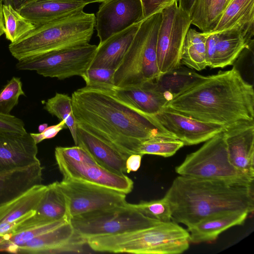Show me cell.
Wrapping results in <instances>:
<instances>
[{"mask_svg": "<svg viewBox=\"0 0 254 254\" xmlns=\"http://www.w3.org/2000/svg\"><path fill=\"white\" fill-rule=\"evenodd\" d=\"M113 87L85 85L72 93V111L78 127L127 157L139 154L140 144L148 139H176L154 116L118 97Z\"/></svg>", "mask_w": 254, "mask_h": 254, "instance_id": "obj_1", "label": "cell"}, {"mask_svg": "<svg viewBox=\"0 0 254 254\" xmlns=\"http://www.w3.org/2000/svg\"><path fill=\"white\" fill-rule=\"evenodd\" d=\"M165 107L226 128L254 121V90L234 67L205 76L168 102Z\"/></svg>", "mask_w": 254, "mask_h": 254, "instance_id": "obj_2", "label": "cell"}, {"mask_svg": "<svg viewBox=\"0 0 254 254\" xmlns=\"http://www.w3.org/2000/svg\"><path fill=\"white\" fill-rule=\"evenodd\" d=\"M172 221L188 228L209 216L230 211L254 210V186L179 175L164 196Z\"/></svg>", "mask_w": 254, "mask_h": 254, "instance_id": "obj_3", "label": "cell"}, {"mask_svg": "<svg viewBox=\"0 0 254 254\" xmlns=\"http://www.w3.org/2000/svg\"><path fill=\"white\" fill-rule=\"evenodd\" d=\"M95 16L80 11L38 26L8 49L18 61L88 44L94 32Z\"/></svg>", "mask_w": 254, "mask_h": 254, "instance_id": "obj_4", "label": "cell"}, {"mask_svg": "<svg viewBox=\"0 0 254 254\" xmlns=\"http://www.w3.org/2000/svg\"><path fill=\"white\" fill-rule=\"evenodd\" d=\"M188 231L171 221L126 233L87 240L94 251L137 254H178L190 246Z\"/></svg>", "mask_w": 254, "mask_h": 254, "instance_id": "obj_5", "label": "cell"}, {"mask_svg": "<svg viewBox=\"0 0 254 254\" xmlns=\"http://www.w3.org/2000/svg\"><path fill=\"white\" fill-rule=\"evenodd\" d=\"M162 20L161 11L141 22L120 64L113 81L117 87L142 84L153 81L160 74L157 61V39Z\"/></svg>", "mask_w": 254, "mask_h": 254, "instance_id": "obj_6", "label": "cell"}, {"mask_svg": "<svg viewBox=\"0 0 254 254\" xmlns=\"http://www.w3.org/2000/svg\"><path fill=\"white\" fill-rule=\"evenodd\" d=\"M224 131L207 140L198 150L187 155L175 168L181 176L254 186V180L237 170L230 163Z\"/></svg>", "mask_w": 254, "mask_h": 254, "instance_id": "obj_7", "label": "cell"}, {"mask_svg": "<svg viewBox=\"0 0 254 254\" xmlns=\"http://www.w3.org/2000/svg\"><path fill=\"white\" fill-rule=\"evenodd\" d=\"M69 221L75 232L86 240L92 237L143 229L162 223L144 215L127 202L77 215L70 218Z\"/></svg>", "mask_w": 254, "mask_h": 254, "instance_id": "obj_8", "label": "cell"}, {"mask_svg": "<svg viewBox=\"0 0 254 254\" xmlns=\"http://www.w3.org/2000/svg\"><path fill=\"white\" fill-rule=\"evenodd\" d=\"M97 46L89 43L18 61L20 70H34L44 77L63 80L82 76L90 68Z\"/></svg>", "mask_w": 254, "mask_h": 254, "instance_id": "obj_9", "label": "cell"}, {"mask_svg": "<svg viewBox=\"0 0 254 254\" xmlns=\"http://www.w3.org/2000/svg\"><path fill=\"white\" fill-rule=\"evenodd\" d=\"M162 20L157 39V61L161 74L181 65V55L187 33L191 24L189 14L178 1L161 11Z\"/></svg>", "mask_w": 254, "mask_h": 254, "instance_id": "obj_10", "label": "cell"}, {"mask_svg": "<svg viewBox=\"0 0 254 254\" xmlns=\"http://www.w3.org/2000/svg\"><path fill=\"white\" fill-rule=\"evenodd\" d=\"M58 186L65 199L67 218L126 203L125 193L82 181L63 179Z\"/></svg>", "mask_w": 254, "mask_h": 254, "instance_id": "obj_11", "label": "cell"}, {"mask_svg": "<svg viewBox=\"0 0 254 254\" xmlns=\"http://www.w3.org/2000/svg\"><path fill=\"white\" fill-rule=\"evenodd\" d=\"M55 156L63 179L95 184L126 194L132 190L133 182L124 174L115 173L97 164L75 161L55 152Z\"/></svg>", "mask_w": 254, "mask_h": 254, "instance_id": "obj_12", "label": "cell"}, {"mask_svg": "<svg viewBox=\"0 0 254 254\" xmlns=\"http://www.w3.org/2000/svg\"><path fill=\"white\" fill-rule=\"evenodd\" d=\"M143 19L141 0H105L95 16L99 43Z\"/></svg>", "mask_w": 254, "mask_h": 254, "instance_id": "obj_13", "label": "cell"}, {"mask_svg": "<svg viewBox=\"0 0 254 254\" xmlns=\"http://www.w3.org/2000/svg\"><path fill=\"white\" fill-rule=\"evenodd\" d=\"M154 116L167 131L183 142L184 145L206 141L225 129L223 126L198 121L167 107Z\"/></svg>", "mask_w": 254, "mask_h": 254, "instance_id": "obj_14", "label": "cell"}, {"mask_svg": "<svg viewBox=\"0 0 254 254\" xmlns=\"http://www.w3.org/2000/svg\"><path fill=\"white\" fill-rule=\"evenodd\" d=\"M87 240L74 230L69 220L18 248L16 254L81 253Z\"/></svg>", "mask_w": 254, "mask_h": 254, "instance_id": "obj_15", "label": "cell"}, {"mask_svg": "<svg viewBox=\"0 0 254 254\" xmlns=\"http://www.w3.org/2000/svg\"><path fill=\"white\" fill-rule=\"evenodd\" d=\"M223 132L231 164L254 179V121L236 124Z\"/></svg>", "mask_w": 254, "mask_h": 254, "instance_id": "obj_16", "label": "cell"}, {"mask_svg": "<svg viewBox=\"0 0 254 254\" xmlns=\"http://www.w3.org/2000/svg\"><path fill=\"white\" fill-rule=\"evenodd\" d=\"M37 144L27 132H0V173L38 163Z\"/></svg>", "mask_w": 254, "mask_h": 254, "instance_id": "obj_17", "label": "cell"}, {"mask_svg": "<svg viewBox=\"0 0 254 254\" xmlns=\"http://www.w3.org/2000/svg\"><path fill=\"white\" fill-rule=\"evenodd\" d=\"M47 185L34 186L25 193L0 207V237L16 229L34 215Z\"/></svg>", "mask_w": 254, "mask_h": 254, "instance_id": "obj_18", "label": "cell"}, {"mask_svg": "<svg viewBox=\"0 0 254 254\" xmlns=\"http://www.w3.org/2000/svg\"><path fill=\"white\" fill-rule=\"evenodd\" d=\"M43 167L40 162L0 173V207L42 184Z\"/></svg>", "mask_w": 254, "mask_h": 254, "instance_id": "obj_19", "label": "cell"}, {"mask_svg": "<svg viewBox=\"0 0 254 254\" xmlns=\"http://www.w3.org/2000/svg\"><path fill=\"white\" fill-rule=\"evenodd\" d=\"M86 5L70 0H38L26 3L17 10L36 26L82 11Z\"/></svg>", "mask_w": 254, "mask_h": 254, "instance_id": "obj_20", "label": "cell"}, {"mask_svg": "<svg viewBox=\"0 0 254 254\" xmlns=\"http://www.w3.org/2000/svg\"><path fill=\"white\" fill-rule=\"evenodd\" d=\"M76 145L84 149L102 167L119 174L126 172L127 156L78 127Z\"/></svg>", "mask_w": 254, "mask_h": 254, "instance_id": "obj_21", "label": "cell"}, {"mask_svg": "<svg viewBox=\"0 0 254 254\" xmlns=\"http://www.w3.org/2000/svg\"><path fill=\"white\" fill-rule=\"evenodd\" d=\"M254 28V0H229L211 32L237 31L242 33L250 41H253Z\"/></svg>", "mask_w": 254, "mask_h": 254, "instance_id": "obj_22", "label": "cell"}, {"mask_svg": "<svg viewBox=\"0 0 254 254\" xmlns=\"http://www.w3.org/2000/svg\"><path fill=\"white\" fill-rule=\"evenodd\" d=\"M141 21L99 43L89 68L102 67L115 70L122 60Z\"/></svg>", "mask_w": 254, "mask_h": 254, "instance_id": "obj_23", "label": "cell"}, {"mask_svg": "<svg viewBox=\"0 0 254 254\" xmlns=\"http://www.w3.org/2000/svg\"><path fill=\"white\" fill-rule=\"evenodd\" d=\"M249 214L230 211L213 215L188 228L190 241L194 244L211 242L228 229L244 223Z\"/></svg>", "mask_w": 254, "mask_h": 254, "instance_id": "obj_24", "label": "cell"}, {"mask_svg": "<svg viewBox=\"0 0 254 254\" xmlns=\"http://www.w3.org/2000/svg\"><path fill=\"white\" fill-rule=\"evenodd\" d=\"M205 76L180 65L168 72L161 74L150 81L153 88L160 93L168 102L186 92Z\"/></svg>", "mask_w": 254, "mask_h": 254, "instance_id": "obj_25", "label": "cell"}, {"mask_svg": "<svg viewBox=\"0 0 254 254\" xmlns=\"http://www.w3.org/2000/svg\"><path fill=\"white\" fill-rule=\"evenodd\" d=\"M113 89L121 100L130 104L142 112L155 116L166 107L168 102L152 87L150 81L140 85Z\"/></svg>", "mask_w": 254, "mask_h": 254, "instance_id": "obj_26", "label": "cell"}, {"mask_svg": "<svg viewBox=\"0 0 254 254\" xmlns=\"http://www.w3.org/2000/svg\"><path fill=\"white\" fill-rule=\"evenodd\" d=\"M217 33L215 51L211 68H223L232 65L246 49L251 48L250 41L241 32L228 30Z\"/></svg>", "mask_w": 254, "mask_h": 254, "instance_id": "obj_27", "label": "cell"}, {"mask_svg": "<svg viewBox=\"0 0 254 254\" xmlns=\"http://www.w3.org/2000/svg\"><path fill=\"white\" fill-rule=\"evenodd\" d=\"M228 1L229 0H196L190 15L191 24L202 32H211Z\"/></svg>", "mask_w": 254, "mask_h": 254, "instance_id": "obj_28", "label": "cell"}, {"mask_svg": "<svg viewBox=\"0 0 254 254\" xmlns=\"http://www.w3.org/2000/svg\"><path fill=\"white\" fill-rule=\"evenodd\" d=\"M208 33L199 32L190 28L185 37L182 49L181 64L196 70L207 67L205 43Z\"/></svg>", "mask_w": 254, "mask_h": 254, "instance_id": "obj_29", "label": "cell"}, {"mask_svg": "<svg viewBox=\"0 0 254 254\" xmlns=\"http://www.w3.org/2000/svg\"><path fill=\"white\" fill-rule=\"evenodd\" d=\"M35 214L49 221L67 218L65 199L59 187L58 181L47 185L44 195L35 210Z\"/></svg>", "mask_w": 254, "mask_h": 254, "instance_id": "obj_30", "label": "cell"}, {"mask_svg": "<svg viewBox=\"0 0 254 254\" xmlns=\"http://www.w3.org/2000/svg\"><path fill=\"white\" fill-rule=\"evenodd\" d=\"M44 108L50 114L64 122L76 145L77 126L73 113L71 97L67 94L56 93L45 102Z\"/></svg>", "mask_w": 254, "mask_h": 254, "instance_id": "obj_31", "label": "cell"}, {"mask_svg": "<svg viewBox=\"0 0 254 254\" xmlns=\"http://www.w3.org/2000/svg\"><path fill=\"white\" fill-rule=\"evenodd\" d=\"M4 34L7 40L13 43L26 35L35 25L11 5H3Z\"/></svg>", "mask_w": 254, "mask_h": 254, "instance_id": "obj_32", "label": "cell"}, {"mask_svg": "<svg viewBox=\"0 0 254 254\" xmlns=\"http://www.w3.org/2000/svg\"><path fill=\"white\" fill-rule=\"evenodd\" d=\"M184 146L183 142L179 139L156 137L143 141L139 145L138 153L168 157L174 155Z\"/></svg>", "mask_w": 254, "mask_h": 254, "instance_id": "obj_33", "label": "cell"}, {"mask_svg": "<svg viewBox=\"0 0 254 254\" xmlns=\"http://www.w3.org/2000/svg\"><path fill=\"white\" fill-rule=\"evenodd\" d=\"M135 209L144 215L161 222L172 221V210L168 199L163 198L150 201H141L132 204Z\"/></svg>", "mask_w": 254, "mask_h": 254, "instance_id": "obj_34", "label": "cell"}, {"mask_svg": "<svg viewBox=\"0 0 254 254\" xmlns=\"http://www.w3.org/2000/svg\"><path fill=\"white\" fill-rule=\"evenodd\" d=\"M21 95L25 93L20 78L13 77L0 91V112L10 114Z\"/></svg>", "mask_w": 254, "mask_h": 254, "instance_id": "obj_35", "label": "cell"}, {"mask_svg": "<svg viewBox=\"0 0 254 254\" xmlns=\"http://www.w3.org/2000/svg\"><path fill=\"white\" fill-rule=\"evenodd\" d=\"M115 70L102 67L89 68L81 76L86 86H114L113 76Z\"/></svg>", "mask_w": 254, "mask_h": 254, "instance_id": "obj_36", "label": "cell"}, {"mask_svg": "<svg viewBox=\"0 0 254 254\" xmlns=\"http://www.w3.org/2000/svg\"><path fill=\"white\" fill-rule=\"evenodd\" d=\"M55 152L75 161L98 165L84 149L78 145L72 147L58 146L55 148Z\"/></svg>", "mask_w": 254, "mask_h": 254, "instance_id": "obj_37", "label": "cell"}, {"mask_svg": "<svg viewBox=\"0 0 254 254\" xmlns=\"http://www.w3.org/2000/svg\"><path fill=\"white\" fill-rule=\"evenodd\" d=\"M0 132L24 134L27 131L22 120L10 114H5L0 112Z\"/></svg>", "mask_w": 254, "mask_h": 254, "instance_id": "obj_38", "label": "cell"}, {"mask_svg": "<svg viewBox=\"0 0 254 254\" xmlns=\"http://www.w3.org/2000/svg\"><path fill=\"white\" fill-rule=\"evenodd\" d=\"M66 127L64 121L61 122L55 125L48 127L43 131L39 133H30L35 142L37 144L45 139L54 137Z\"/></svg>", "mask_w": 254, "mask_h": 254, "instance_id": "obj_39", "label": "cell"}, {"mask_svg": "<svg viewBox=\"0 0 254 254\" xmlns=\"http://www.w3.org/2000/svg\"><path fill=\"white\" fill-rule=\"evenodd\" d=\"M218 35L216 33H208L205 43V59L207 66L211 67L217 42Z\"/></svg>", "mask_w": 254, "mask_h": 254, "instance_id": "obj_40", "label": "cell"}, {"mask_svg": "<svg viewBox=\"0 0 254 254\" xmlns=\"http://www.w3.org/2000/svg\"><path fill=\"white\" fill-rule=\"evenodd\" d=\"M166 0H141L144 19L160 11Z\"/></svg>", "mask_w": 254, "mask_h": 254, "instance_id": "obj_41", "label": "cell"}, {"mask_svg": "<svg viewBox=\"0 0 254 254\" xmlns=\"http://www.w3.org/2000/svg\"><path fill=\"white\" fill-rule=\"evenodd\" d=\"M143 155L140 154L130 155L126 161V173L137 171L140 167Z\"/></svg>", "mask_w": 254, "mask_h": 254, "instance_id": "obj_42", "label": "cell"}, {"mask_svg": "<svg viewBox=\"0 0 254 254\" xmlns=\"http://www.w3.org/2000/svg\"><path fill=\"white\" fill-rule=\"evenodd\" d=\"M196 0H178L179 6L190 15L192 7Z\"/></svg>", "mask_w": 254, "mask_h": 254, "instance_id": "obj_43", "label": "cell"}, {"mask_svg": "<svg viewBox=\"0 0 254 254\" xmlns=\"http://www.w3.org/2000/svg\"><path fill=\"white\" fill-rule=\"evenodd\" d=\"M3 1L0 0V37L4 34L5 26L3 14Z\"/></svg>", "mask_w": 254, "mask_h": 254, "instance_id": "obj_44", "label": "cell"}, {"mask_svg": "<svg viewBox=\"0 0 254 254\" xmlns=\"http://www.w3.org/2000/svg\"><path fill=\"white\" fill-rule=\"evenodd\" d=\"M3 4L4 5H11L16 10L18 8L19 0H2Z\"/></svg>", "mask_w": 254, "mask_h": 254, "instance_id": "obj_45", "label": "cell"}, {"mask_svg": "<svg viewBox=\"0 0 254 254\" xmlns=\"http://www.w3.org/2000/svg\"><path fill=\"white\" fill-rule=\"evenodd\" d=\"M74 0L77 1H80L83 3H85L87 5L93 2H102L105 0Z\"/></svg>", "mask_w": 254, "mask_h": 254, "instance_id": "obj_46", "label": "cell"}, {"mask_svg": "<svg viewBox=\"0 0 254 254\" xmlns=\"http://www.w3.org/2000/svg\"><path fill=\"white\" fill-rule=\"evenodd\" d=\"M177 1H178V0H166L164 4L163 5L162 10L164 9L165 7L172 4L174 2Z\"/></svg>", "mask_w": 254, "mask_h": 254, "instance_id": "obj_47", "label": "cell"}, {"mask_svg": "<svg viewBox=\"0 0 254 254\" xmlns=\"http://www.w3.org/2000/svg\"><path fill=\"white\" fill-rule=\"evenodd\" d=\"M48 127L47 124H42L39 126L38 131L39 132H42Z\"/></svg>", "mask_w": 254, "mask_h": 254, "instance_id": "obj_48", "label": "cell"}, {"mask_svg": "<svg viewBox=\"0 0 254 254\" xmlns=\"http://www.w3.org/2000/svg\"><path fill=\"white\" fill-rule=\"evenodd\" d=\"M38 0H19L18 1V5L17 9L22 5L26 3H27L30 1Z\"/></svg>", "mask_w": 254, "mask_h": 254, "instance_id": "obj_49", "label": "cell"}]
</instances>
